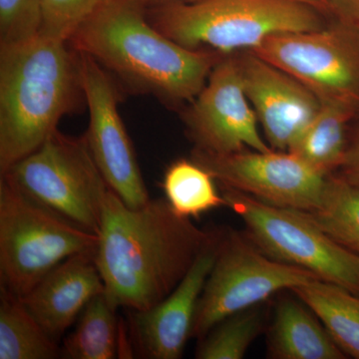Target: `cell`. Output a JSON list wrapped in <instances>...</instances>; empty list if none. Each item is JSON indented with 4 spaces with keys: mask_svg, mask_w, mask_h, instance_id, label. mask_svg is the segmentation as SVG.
<instances>
[{
    "mask_svg": "<svg viewBox=\"0 0 359 359\" xmlns=\"http://www.w3.org/2000/svg\"><path fill=\"white\" fill-rule=\"evenodd\" d=\"M85 103L79 53L39 34L0 44V174L37 150Z\"/></svg>",
    "mask_w": 359,
    "mask_h": 359,
    "instance_id": "cell-3",
    "label": "cell"
},
{
    "mask_svg": "<svg viewBox=\"0 0 359 359\" xmlns=\"http://www.w3.org/2000/svg\"><path fill=\"white\" fill-rule=\"evenodd\" d=\"M78 53L89 113L88 129L84 136L90 152L111 190L128 207L138 209L147 204L150 198L133 144L118 109L119 91L102 66L86 54Z\"/></svg>",
    "mask_w": 359,
    "mask_h": 359,
    "instance_id": "cell-11",
    "label": "cell"
},
{
    "mask_svg": "<svg viewBox=\"0 0 359 359\" xmlns=\"http://www.w3.org/2000/svg\"><path fill=\"white\" fill-rule=\"evenodd\" d=\"M215 181L212 174L196 161L179 159L168 167L162 188L175 214L182 218H198L226 205Z\"/></svg>",
    "mask_w": 359,
    "mask_h": 359,
    "instance_id": "cell-21",
    "label": "cell"
},
{
    "mask_svg": "<svg viewBox=\"0 0 359 359\" xmlns=\"http://www.w3.org/2000/svg\"><path fill=\"white\" fill-rule=\"evenodd\" d=\"M192 159L224 188L287 209L311 212L320 204L327 177L287 151L245 150L214 154L196 149Z\"/></svg>",
    "mask_w": 359,
    "mask_h": 359,
    "instance_id": "cell-10",
    "label": "cell"
},
{
    "mask_svg": "<svg viewBox=\"0 0 359 359\" xmlns=\"http://www.w3.org/2000/svg\"><path fill=\"white\" fill-rule=\"evenodd\" d=\"M221 233L194 262L173 292L152 308L130 311L132 346L142 358L179 359L192 330L201 294L218 252Z\"/></svg>",
    "mask_w": 359,
    "mask_h": 359,
    "instance_id": "cell-13",
    "label": "cell"
},
{
    "mask_svg": "<svg viewBox=\"0 0 359 359\" xmlns=\"http://www.w3.org/2000/svg\"><path fill=\"white\" fill-rule=\"evenodd\" d=\"M95 256L68 257L20 297L33 318L55 340L79 318L86 304L104 292Z\"/></svg>",
    "mask_w": 359,
    "mask_h": 359,
    "instance_id": "cell-15",
    "label": "cell"
},
{
    "mask_svg": "<svg viewBox=\"0 0 359 359\" xmlns=\"http://www.w3.org/2000/svg\"><path fill=\"white\" fill-rule=\"evenodd\" d=\"M109 0H42L39 34L69 42L78 28Z\"/></svg>",
    "mask_w": 359,
    "mask_h": 359,
    "instance_id": "cell-24",
    "label": "cell"
},
{
    "mask_svg": "<svg viewBox=\"0 0 359 359\" xmlns=\"http://www.w3.org/2000/svg\"><path fill=\"white\" fill-rule=\"evenodd\" d=\"M69 44L132 90L169 105L191 102L224 55L169 39L149 21L143 0H109L82 23Z\"/></svg>",
    "mask_w": 359,
    "mask_h": 359,
    "instance_id": "cell-2",
    "label": "cell"
},
{
    "mask_svg": "<svg viewBox=\"0 0 359 359\" xmlns=\"http://www.w3.org/2000/svg\"><path fill=\"white\" fill-rule=\"evenodd\" d=\"M264 325V316L259 306L231 314L199 339L195 358H244L252 342L263 332Z\"/></svg>",
    "mask_w": 359,
    "mask_h": 359,
    "instance_id": "cell-23",
    "label": "cell"
},
{
    "mask_svg": "<svg viewBox=\"0 0 359 359\" xmlns=\"http://www.w3.org/2000/svg\"><path fill=\"white\" fill-rule=\"evenodd\" d=\"M98 242V235L28 197L2 175L0 287L25 297L68 257L96 254Z\"/></svg>",
    "mask_w": 359,
    "mask_h": 359,
    "instance_id": "cell-5",
    "label": "cell"
},
{
    "mask_svg": "<svg viewBox=\"0 0 359 359\" xmlns=\"http://www.w3.org/2000/svg\"><path fill=\"white\" fill-rule=\"evenodd\" d=\"M61 358L56 340L45 332L20 297L0 287V359Z\"/></svg>",
    "mask_w": 359,
    "mask_h": 359,
    "instance_id": "cell-20",
    "label": "cell"
},
{
    "mask_svg": "<svg viewBox=\"0 0 359 359\" xmlns=\"http://www.w3.org/2000/svg\"><path fill=\"white\" fill-rule=\"evenodd\" d=\"M323 14L290 0H202L147 7L148 20L177 43L224 54L252 51L280 33L325 27Z\"/></svg>",
    "mask_w": 359,
    "mask_h": 359,
    "instance_id": "cell-4",
    "label": "cell"
},
{
    "mask_svg": "<svg viewBox=\"0 0 359 359\" xmlns=\"http://www.w3.org/2000/svg\"><path fill=\"white\" fill-rule=\"evenodd\" d=\"M252 52L299 80L320 102L359 106V28L335 20L318 30L273 35Z\"/></svg>",
    "mask_w": 359,
    "mask_h": 359,
    "instance_id": "cell-9",
    "label": "cell"
},
{
    "mask_svg": "<svg viewBox=\"0 0 359 359\" xmlns=\"http://www.w3.org/2000/svg\"><path fill=\"white\" fill-rule=\"evenodd\" d=\"M268 356L273 359H344L318 316L301 299L283 297L269 328Z\"/></svg>",
    "mask_w": 359,
    "mask_h": 359,
    "instance_id": "cell-16",
    "label": "cell"
},
{
    "mask_svg": "<svg viewBox=\"0 0 359 359\" xmlns=\"http://www.w3.org/2000/svg\"><path fill=\"white\" fill-rule=\"evenodd\" d=\"M340 176L359 187V129L347 145L346 158L340 167Z\"/></svg>",
    "mask_w": 359,
    "mask_h": 359,
    "instance_id": "cell-26",
    "label": "cell"
},
{
    "mask_svg": "<svg viewBox=\"0 0 359 359\" xmlns=\"http://www.w3.org/2000/svg\"><path fill=\"white\" fill-rule=\"evenodd\" d=\"M183 119L196 149L205 152L229 154L245 149L271 150L259 132V119L245 93L233 54H224L212 68Z\"/></svg>",
    "mask_w": 359,
    "mask_h": 359,
    "instance_id": "cell-12",
    "label": "cell"
},
{
    "mask_svg": "<svg viewBox=\"0 0 359 359\" xmlns=\"http://www.w3.org/2000/svg\"><path fill=\"white\" fill-rule=\"evenodd\" d=\"M359 106L348 102H321L320 110L295 139L292 153L316 173L328 177L344 164L348 140L346 130Z\"/></svg>",
    "mask_w": 359,
    "mask_h": 359,
    "instance_id": "cell-17",
    "label": "cell"
},
{
    "mask_svg": "<svg viewBox=\"0 0 359 359\" xmlns=\"http://www.w3.org/2000/svg\"><path fill=\"white\" fill-rule=\"evenodd\" d=\"M290 1L299 2V4H306L316 9L321 13H330V6L328 0H290Z\"/></svg>",
    "mask_w": 359,
    "mask_h": 359,
    "instance_id": "cell-28",
    "label": "cell"
},
{
    "mask_svg": "<svg viewBox=\"0 0 359 359\" xmlns=\"http://www.w3.org/2000/svg\"><path fill=\"white\" fill-rule=\"evenodd\" d=\"M328 6L335 20L359 28V0H328Z\"/></svg>",
    "mask_w": 359,
    "mask_h": 359,
    "instance_id": "cell-27",
    "label": "cell"
},
{
    "mask_svg": "<svg viewBox=\"0 0 359 359\" xmlns=\"http://www.w3.org/2000/svg\"><path fill=\"white\" fill-rule=\"evenodd\" d=\"M116 311L105 292L94 297L80 313L75 330L66 337L61 348V358H119L123 348L122 337Z\"/></svg>",
    "mask_w": 359,
    "mask_h": 359,
    "instance_id": "cell-19",
    "label": "cell"
},
{
    "mask_svg": "<svg viewBox=\"0 0 359 359\" xmlns=\"http://www.w3.org/2000/svg\"><path fill=\"white\" fill-rule=\"evenodd\" d=\"M42 0H0V44L18 43L39 34Z\"/></svg>",
    "mask_w": 359,
    "mask_h": 359,
    "instance_id": "cell-25",
    "label": "cell"
},
{
    "mask_svg": "<svg viewBox=\"0 0 359 359\" xmlns=\"http://www.w3.org/2000/svg\"><path fill=\"white\" fill-rule=\"evenodd\" d=\"M236 56L264 139L273 150H289L320 110V99L299 80L254 52L242 51Z\"/></svg>",
    "mask_w": 359,
    "mask_h": 359,
    "instance_id": "cell-14",
    "label": "cell"
},
{
    "mask_svg": "<svg viewBox=\"0 0 359 359\" xmlns=\"http://www.w3.org/2000/svg\"><path fill=\"white\" fill-rule=\"evenodd\" d=\"M292 292L318 316L339 348L359 359V294L323 280Z\"/></svg>",
    "mask_w": 359,
    "mask_h": 359,
    "instance_id": "cell-18",
    "label": "cell"
},
{
    "mask_svg": "<svg viewBox=\"0 0 359 359\" xmlns=\"http://www.w3.org/2000/svg\"><path fill=\"white\" fill-rule=\"evenodd\" d=\"M202 0H143L146 7L162 6V4H171V2H198Z\"/></svg>",
    "mask_w": 359,
    "mask_h": 359,
    "instance_id": "cell-29",
    "label": "cell"
},
{
    "mask_svg": "<svg viewBox=\"0 0 359 359\" xmlns=\"http://www.w3.org/2000/svg\"><path fill=\"white\" fill-rule=\"evenodd\" d=\"M222 195L264 254L359 294V255L330 237L306 212L266 204L224 187Z\"/></svg>",
    "mask_w": 359,
    "mask_h": 359,
    "instance_id": "cell-6",
    "label": "cell"
},
{
    "mask_svg": "<svg viewBox=\"0 0 359 359\" xmlns=\"http://www.w3.org/2000/svg\"><path fill=\"white\" fill-rule=\"evenodd\" d=\"M309 218L330 237L359 255V187L342 176L330 175L320 204Z\"/></svg>",
    "mask_w": 359,
    "mask_h": 359,
    "instance_id": "cell-22",
    "label": "cell"
},
{
    "mask_svg": "<svg viewBox=\"0 0 359 359\" xmlns=\"http://www.w3.org/2000/svg\"><path fill=\"white\" fill-rule=\"evenodd\" d=\"M2 175L28 197L98 235L110 188L85 136L75 138L57 130Z\"/></svg>",
    "mask_w": 359,
    "mask_h": 359,
    "instance_id": "cell-7",
    "label": "cell"
},
{
    "mask_svg": "<svg viewBox=\"0 0 359 359\" xmlns=\"http://www.w3.org/2000/svg\"><path fill=\"white\" fill-rule=\"evenodd\" d=\"M216 235L175 214L166 199L132 209L109 189L95 256L108 301L116 309L152 308L173 292Z\"/></svg>",
    "mask_w": 359,
    "mask_h": 359,
    "instance_id": "cell-1",
    "label": "cell"
},
{
    "mask_svg": "<svg viewBox=\"0 0 359 359\" xmlns=\"http://www.w3.org/2000/svg\"><path fill=\"white\" fill-rule=\"evenodd\" d=\"M320 280L306 269L280 263L238 231L221 233L216 259L201 294L192 337L201 339L217 323L259 306L282 290Z\"/></svg>",
    "mask_w": 359,
    "mask_h": 359,
    "instance_id": "cell-8",
    "label": "cell"
}]
</instances>
